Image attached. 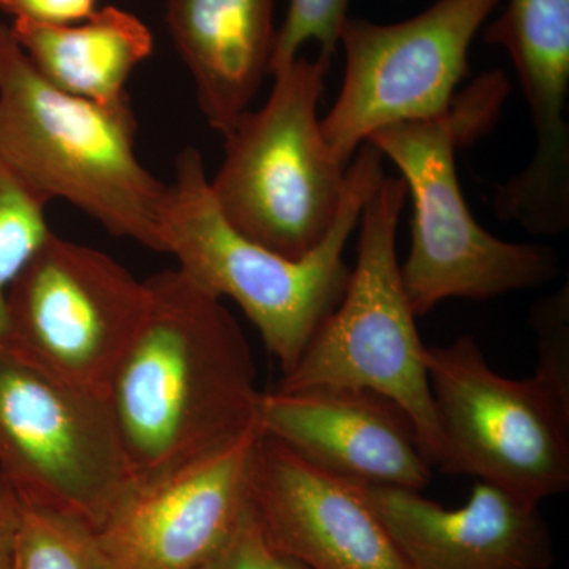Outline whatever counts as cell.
<instances>
[{"instance_id": "12", "label": "cell", "mask_w": 569, "mask_h": 569, "mask_svg": "<svg viewBox=\"0 0 569 569\" xmlns=\"http://www.w3.org/2000/svg\"><path fill=\"white\" fill-rule=\"evenodd\" d=\"M250 507L269 542L309 569H410L366 486L313 467L263 433Z\"/></svg>"}, {"instance_id": "15", "label": "cell", "mask_w": 569, "mask_h": 569, "mask_svg": "<svg viewBox=\"0 0 569 569\" xmlns=\"http://www.w3.org/2000/svg\"><path fill=\"white\" fill-rule=\"evenodd\" d=\"M167 26L206 121L224 137L271 73L274 0H168Z\"/></svg>"}, {"instance_id": "17", "label": "cell", "mask_w": 569, "mask_h": 569, "mask_svg": "<svg viewBox=\"0 0 569 569\" xmlns=\"http://www.w3.org/2000/svg\"><path fill=\"white\" fill-rule=\"evenodd\" d=\"M11 569H111L96 530L74 516L22 503Z\"/></svg>"}, {"instance_id": "23", "label": "cell", "mask_w": 569, "mask_h": 569, "mask_svg": "<svg viewBox=\"0 0 569 569\" xmlns=\"http://www.w3.org/2000/svg\"><path fill=\"white\" fill-rule=\"evenodd\" d=\"M22 503L17 492L0 475V569L13 567L20 533Z\"/></svg>"}, {"instance_id": "9", "label": "cell", "mask_w": 569, "mask_h": 569, "mask_svg": "<svg viewBox=\"0 0 569 569\" xmlns=\"http://www.w3.org/2000/svg\"><path fill=\"white\" fill-rule=\"evenodd\" d=\"M148 305L146 280L50 231L11 284L6 346L48 376L107 396Z\"/></svg>"}, {"instance_id": "8", "label": "cell", "mask_w": 569, "mask_h": 569, "mask_svg": "<svg viewBox=\"0 0 569 569\" xmlns=\"http://www.w3.org/2000/svg\"><path fill=\"white\" fill-rule=\"evenodd\" d=\"M0 475L21 503L99 530L137 488L108 397L0 346Z\"/></svg>"}, {"instance_id": "1", "label": "cell", "mask_w": 569, "mask_h": 569, "mask_svg": "<svg viewBox=\"0 0 569 569\" xmlns=\"http://www.w3.org/2000/svg\"><path fill=\"white\" fill-rule=\"evenodd\" d=\"M146 283L148 309L107 391L137 485L258 426L263 395L252 350L223 299L178 268Z\"/></svg>"}, {"instance_id": "19", "label": "cell", "mask_w": 569, "mask_h": 569, "mask_svg": "<svg viewBox=\"0 0 569 569\" xmlns=\"http://www.w3.org/2000/svg\"><path fill=\"white\" fill-rule=\"evenodd\" d=\"M350 0H290L287 18L277 31L271 77L298 58L307 41H317L318 58L332 62L340 44V33L348 20Z\"/></svg>"}, {"instance_id": "14", "label": "cell", "mask_w": 569, "mask_h": 569, "mask_svg": "<svg viewBox=\"0 0 569 569\" xmlns=\"http://www.w3.org/2000/svg\"><path fill=\"white\" fill-rule=\"evenodd\" d=\"M410 569H549L553 546L539 505L478 481L463 507L422 490L366 486Z\"/></svg>"}, {"instance_id": "5", "label": "cell", "mask_w": 569, "mask_h": 569, "mask_svg": "<svg viewBox=\"0 0 569 569\" xmlns=\"http://www.w3.org/2000/svg\"><path fill=\"white\" fill-rule=\"evenodd\" d=\"M331 63L296 58L276 71L268 102L224 134L211 192L234 230L288 258L316 249L335 223L347 186L326 144L318 103Z\"/></svg>"}, {"instance_id": "7", "label": "cell", "mask_w": 569, "mask_h": 569, "mask_svg": "<svg viewBox=\"0 0 569 569\" xmlns=\"http://www.w3.org/2000/svg\"><path fill=\"white\" fill-rule=\"evenodd\" d=\"M425 362L443 443L441 470L535 505L567 492L569 397L537 376H500L470 336L426 348Z\"/></svg>"}, {"instance_id": "21", "label": "cell", "mask_w": 569, "mask_h": 569, "mask_svg": "<svg viewBox=\"0 0 569 569\" xmlns=\"http://www.w3.org/2000/svg\"><path fill=\"white\" fill-rule=\"evenodd\" d=\"M200 569H309L280 552L266 538L252 507L247 508L233 533Z\"/></svg>"}, {"instance_id": "10", "label": "cell", "mask_w": 569, "mask_h": 569, "mask_svg": "<svg viewBox=\"0 0 569 569\" xmlns=\"http://www.w3.org/2000/svg\"><path fill=\"white\" fill-rule=\"evenodd\" d=\"M500 0H437L395 24L348 18L342 89L321 119L332 157L348 167L370 134L443 116L468 74L471 41Z\"/></svg>"}, {"instance_id": "20", "label": "cell", "mask_w": 569, "mask_h": 569, "mask_svg": "<svg viewBox=\"0 0 569 569\" xmlns=\"http://www.w3.org/2000/svg\"><path fill=\"white\" fill-rule=\"evenodd\" d=\"M537 335L538 362L533 376L569 397V290L539 299L530 310Z\"/></svg>"}, {"instance_id": "22", "label": "cell", "mask_w": 569, "mask_h": 569, "mask_svg": "<svg viewBox=\"0 0 569 569\" xmlns=\"http://www.w3.org/2000/svg\"><path fill=\"white\" fill-rule=\"evenodd\" d=\"M0 10L14 20L74 24L97 10V0H0Z\"/></svg>"}, {"instance_id": "6", "label": "cell", "mask_w": 569, "mask_h": 569, "mask_svg": "<svg viewBox=\"0 0 569 569\" xmlns=\"http://www.w3.org/2000/svg\"><path fill=\"white\" fill-rule=\"evenodd\" d=\"M407 194L402 178L385 174L367 198L346 295L276 389L329 385L387 396L413 421L426 459L440 466L443 443L426 369L427 347L397 260V228Z\"/></svg>"}, {"instance_id": "18", "label": "cell", "mask_w": 569, "mask_h": 569, "mask_svg": "<svg viewBox=\"0 0 569 569\" xmlns=\"http://www.w3.org/2000/svg\"><path fill=\"white\" fill-rule=\"evenodd\" d=\"M50 231L47 204L26 190L0 160V346L7 342L11 284Z\"/></svg>"}, {"instance_id": "11", "label": "cell", "mask_w": 569, "mask_h": 569, "mask_svg": "<svg viewBox=\"0 0 569 569\" xmlns=\"http://www.w3.org/2000/svg\"><path fill=\"white\" fill-rule=\"evenodd\" d=\"M258 426L146 485L96 531L111 569H200L250 505Z\"/></svg>"}, {"instance_id": "3", "label": "cell", "mask_w": 569, "mask_h": 569, "mask_svg": "<svg viewBox=\"0 0 569 569\" xmlns=\"http://www.w3.org/2000/svg\"><path fill=\"white\" fill-rule=\"evenodd\" d=\"M507 92L503 73L485 74L440 118L395 123L366 141L396 164L413 198L410 250L400 274L417 318L445 299L489 301L560 274L549 246L516 244L486 231L460 189L456 152L496 122Z\"/></svg>"}, {"instance_id": "4", "label": "cell", "mask_w": 569, "mask_h": 569, "mask_svg": "<svg viewBox=\"0 0 569 569\" xmlns=\"http://www.w3.org/2000/svg\"><path fill=\"white\" fill-rule=\"evenodd\" d=\"M129 96L97 103L59 91L0 24V160L43 204L67 201L116 238L163 253L167 186L134 149Z\"/></svg>"}, {"instance_id": "16", "label": "cell", "mask_w": 569, "mask_h": 569, "mask_svg": "<svg viewBox=\"0 0 569 569\" xmlns=\"http://www.w3.org/2000/svg\"><path fill=\"white\" fill-rule=\"evenodd\" d=\"M10 31L44 80L97 103L129 96L127 81L153 50L148 26L112 6L74 24L13 20Z\"/></svg>"}, {"instance_id": "2", "label": "cell", "mask_w": 569, "mask_h": 569, "mask_svg": "<svg viewBox=\"0 0 569 569\" xmlns=\"http://www.w3.org/2000/svg\"><path fill=\"white\" fill-rule=\"evenodd\" d=\"M383 160L370 142L358 149L331 230L305 257L288 258L231 227L216 203L200 151L183 149L160 209L163 253L173 254L179 271L209 293L239 306L284 376L346 295L351 269L343 250L385 176Z\"/></svg>"}, {"instance_id": "13", "label": "cell", "mask_w": 569, "mask_h": 569, "mask_svg": "<svg viewBox=\"0 0 569 569\" xmlns=\"http://www.w3.org/2000/svg\"><path fill=\"white\" fill-rule=\"evenodd\" d=\"M257 425L306 462L348 481L425 490L432 479L407 411L370 389L320 385L263 392Z\"/></svg>"}]
</instances>
